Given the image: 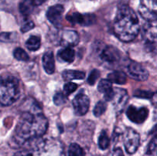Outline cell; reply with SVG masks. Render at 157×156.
<instances>
[{"instance_id":"21","label":"cell","mask_w":157,"mask_h":156,"mask_svg":"<svg viewBox=\"0 0 157 156\" xmlns=\"http://www.w3.org/2000/svg\"><path fill=\"white\" fill-rule=\"evenodd\" d=\"M25 46L31 51H35V50H38L41 46V38L37 35H32L26 41Z\"/></svg>"},{"instance_id":"33","label":"cell","mask_w":157,"mask_h":156,"mask_svg":"<svg viewBox=\"0 0 157 156\" xmlns=\"http://www.w3.org/2000/svg\"><path fill=\"white\" fill-rule=\"evenodd\" d=\"M35 27V24L32 21H25L24 24H22V26L21 27V32H23V33H25V32H28L29 31H30L31 29H32Z\"/></svg>"},{"instance_id":"15","label":"cell","mask_w":157,"mask_h":156,"mask_svg":"<svg viewBox=\"0 0 157 156\" xmlns=\"http://www.w3.org/2000/svg\"><path fill=\"white\" fill-rule=\"evenodd\" d=\"M79 35L75 31L64 30L61 34V44L64 47H72L78 44Z\"/></svg>"},{"instance_id":"17","label":"cell","mask_w":157,"mask_h":156,"mask_svg":"<svg viewBox=\"0 0 157 156\" xmlns=\"http://www.w3.org/2000/svg\"><path fill=\"white\" fill-rule=\"evenodd\" d=\"M75 57V52L72 47H64L62 50H59L58 54V59L65 63L73 62Z\"/></svg>"},{"instance_id":"36","label":"cell","mask_w":157,"mask_h":156,"mask_svg":"<svg viewBox=\"0 0 157 156\" xmlns=\"http://www.w3.org/2000/svg\"><path fill=\"white\" fill-rule=\"evenodd\" d=\"M151 100H152V102H153L154 105L157 106V92L153 93V96H152L151 98Z\"/></svg>"},{"instance_id":"32","label":"cell","mask_w":157,"mask_h":156,"mask_svg":"<svg viewBox=\"0 0 157 156\" xmlns=\"http://www.w3.org/2000/svg\"><path fill=\"white\" fill-rule=\"evenodd\" d=\"M77 88H78V85L72 82H68L64 86V91L65 93L66 96H68V95L74 93L77 90Z\"/></svg>"},{"instance_id":"7","label":"cell","mask_w":157,"mask_h":156,"mask_svg":"<svg viewBox=\"0 0 157 156\" xmlns=\"http://www.w3.org/2000/svg\"><path fill=\"white\" fill-rule=\"evenodd\" d=\"M144 38L152 47L157 45V18L149 20L144 27Z\"/></svg>"},{"instance_id":"14","label":"cell","mask_w":157,"mask_h":156,"mask_svg":"<svg viewBox=\"0 0 157 156\" xmlns=\"http://www.w3.org/2000/svg\"><path fill=\"white\" fill-rule=\"evenodd\" d=\"M101 58L108 64H113L121 59V52L113 46L107 45L103 48L101 53Z\"/></svg>"},{"instance_id":"31","label":"cell","mask_w":157,"mask_h":156,"mask_svg":"<svg viewBox=\"0 0 157 156\" xmlns=\"http://www.w3.org/2000/svg\"><path fill=\"white\" fill-rule=\"evenodd\" d=\"M16 39V34L12 32H2L1 34V41L3 42H10Z\"/></svg>"},{"instance_id":"9","label":"cell","mask_w":157,"mask_h":156,"mask_svg":"<svg viewBox=\"0 0 157 156\" xmlns=\"http://www.w3.org/2000/svg\"><path fill=\"white\" fill-rule=\"evenodd\" d=\"M127 116L131 122L141 124L146 121L149 116V110L146 107L130 106L127 110Z\"/></svg>"},{"instance_id":"6","label":"cell","mask_w":157,"mask_h":156,"mask_svg":"<svg viewBox=\"0 0 157 156\" xmlns=\"http://www.w3.org/2000/svg\"><path fill=\"white\" fill-rule=\"evenodd\" d=\"M139 12L147 21L157 18V0H140Z\"/></svg>"},{"instance_id":"25","label":"cell","mask_w":157,"mask_h":156,"mask_svg":"<svg viewBox=\"0 0 157 156\" xmlns=\"http://www.w3.org/2000/svg\"><path fill=\"white\" fill-rule=\"evenodd\" d=\"M107 107V102L104 101H99L94 109V115L96 117H100L105 113Z\"/></svg>"},{"instance_id":"24","label":"cell","mask_w":157,"mask_h":156,"mask_svg":"<svg viewBox=\"0 0 157 156\" xmlns=\"http://www.w3.org/2000/svg\"><path fill=\"white\" fill-rule=\"evenodd\" d=\"M67 156H84V150L78 144L73 143L69 146Z\"/></svg>"},{"instance_id":"35","label":"cell","mask_w":157,"mask_h":156,"mask_svg":"<svg viewBox=\"0 0 157 156\" xmlns=\"http://www.w3.org/2000/svg\"><path fill=\"white\" fill-rule=\"evenodd\" d=\"M32 1L35 6H38L42 5L44 2H45L47 0H32Z\"/></svg>"},{"instance_id":"1","label":"cell","mask_w":157,"mask_h":156,"mask_svg":"<svg viewBox=\"0 0 157 156\" xmlns=\"http://www.w3.org/2000/svg\"><path fill=\"white\" fill-rule=\"evenodd\" d=\"M22 106L21 116L12 136L13 142L19 146L32 139L42 137L48 127L47 118L35 99L28 98Z\"/></svg>"},{"instance_id":"28","label":"cell","mask_w":157,"mask_h":156,"mask_svg":"<svg viewBox=\"0 0 157 156\" xmlns=\"http://www.w3.org/2000/svg\"><path fill=\"white\" fill-rule=\"evenodd\" d=\"M153 95V93L150 91H147V90H137L133 93V96L137 98H142V99H151Z\"/></svg>"},{"instance_id":"19","label":"cell","mask_w":157,"mask_h":156,"mask_svg":"<svg viewBox=\"0 0 157 156\" xmlns=\"http://www.w3.org/2000/svg\"><path fill=\"white\" fill-rule=\"evenodd\" d=\"M107 79L114 84H124L127 82V74L124 72L117 70V71H113L109 73L107 76Z\"/></svg>"},{"instance_id":"2","label":"cell","mask_w":157,"mask_h":156,"mask_svg":"<svg viewBox=\"0 0 157 156\" xmlns=\"http://www.w3.org/2000/svg\"><path fill=\"white\" fill-rule=\"evenodd\" d=\"M140 30L139 18L134 11L126 5L120 7L113 23V32L118 39L130 42L136 38Z\"/></svg>"},{"instance_id":"23","label":"cell","mask_w":157,"mask_h":156,"mask_svg":"<svg viewBox=\"0 0 157 156\" xmlns=\"http://www.w3.org/2000/svg\"><path fill=\"white\" fill-rule=\"evenodd\" d=\"M110 145V139L105 131H102L98 139V146L101 149L105 150Z\"/></svg>"},{"instance_id":"8","label":"cell","mask_w":157,"mask_h":156,"mask_svg":"<svg viewBox=\"0 0 157 156\" xmlns=\"http://www.w3.org/2000/svg\"><path fill=\"white\" fill-rule=\"evenodd\" d=\"M129 76L138 81L147 80L149 77V72L140 64L135 61H130L127 67Z\"/></svg>"},{"instance_id":"30","label":"cell","mask_w":157,"mask_h":156,"mask_svg":"<svg viewBox=\"0 0 157 156\" xmlns=\"http://www.w3.org/2000/svg\"><path fill=\"white\" fill-rule=\"evenodd\" d=\"M53 101L54 103L56 106L62 105L66 102V95H64L63 93H61V92H58L54 96Z\"/></svg>"},{"instance_id":"4","label":"cell","mask_w":157,"mask_h":156,"mask_svg":"<svg viewBox=\"0 0 157 156\" xmlns=\"http://www.w3.org/2000/svg\"><path fill=\"white\" fill-rule=\"evenodd\" d=\"M20 95L19 82L13 76H2L0 87V102L2 106L12 105Z\"/></svg>"},{"instance_id":"20","label":"cell","mask_w":157,"mask_h":156,"mask_svg":"<svg viewBox=\"0 0 157 156\" xmlns=\"http://www.w3.org/2000/svg\"><path fill=\"white\" fill-rule=\"evenodd\" d=\"M35 5L32 2V0H23L19 4V12L24 16H29L32 13L35 9Z\"/></svg>"},{"instance_id":"5","label":"cell","mask_w":157,"mask_h":156,"mask_svg":"<svg viewBox=\"0 0 157 156\" xmlns=\"http://www.w3.org/2000/svg\"><path fill=\"white\" fill-rule=\"evenodd\" d=\"M140 142L139 133L131 128H126L124 132V144L125 149L129 154H133L137 151Z\"/></svg>"},{"instance_id":"18","label":"cell","mask_w":157,"mask_h":156,"mask_svg":"<svg viewBox=\"0 0 157 156\" xmlns=\"http://www.w3.org/2000/svg\"><path fill=\"white\" fill-rule=\"evenodd\" d=\"M62 77L66 81H71L73 80H84L85 78V73L79 70H66L63 71Z\"/></svg>"},{"instance_id":"34","label":"cell","mask_w":157,"mask_h":156,"mask_svg":"<svg viewBox=\"0 0 157 156\" xmlns=\"http://www.w3.org/2000/svg\"><path fill=\"white\" fill-rule=\"evenodd\" d=\"M111 156H124V152L121 148H116L112 151Z\"/></svg>"},{"instance_id":"10","label":"cell","mask_w":157,"mask_h":156,"mask_svg":"<svg viewBox=\"0 0 157 156\" xmlns=\"http://www.w3.org/2000/svg\"><path fill=\"white\" fill-rule=\"evenodd\" d=\"M75 113L77 116H84L87 113L90 107V99L84 93L76 95L72 101Z\"/></svg>"},{"instance_id":"12","label":"cell","mask_w":157,"mask_h":156,"mask_svg":"<svg viewBox=\"0 0 157 156\" xmlns=\"http://www.w3.org/2000/svg\"><path fill=\"white\" fill-rule=\"evenodd\" d=\"M66 18L72 24H78L83 26L91 25L96 21V17L94 15H92V14L82 15L78 12H75V13L67 15Z\"/></svg>"},{"instance_id":"26","label":"cell","mask_w":157,"mask_h":156,"mask_svg":"<svg viewBox=\"0 0 157 156\" xmlns=\"http://www.w3.org/2000/svg\"><path fill=\"white\" fill-rule=\"evenodd\" d=\"M13 54L15 59H17L18 61H28L29 60V54L25 51V50H23L21 47H17V48H15L13 52Z\"/></svg>"},{"instance_id":"11","label":"cell","mask_w":157,"mask_h":156,"mask_svg":"<svg viewBox=\"0 0 157 156\" xmlns=\"http://www.w3.org/2000/svg\"><path fill=\"white\" fill-rule=\"evenodd\" d=\"M129 96L127 90L122 88L114 89V96L112 99L113 108L117 113H121L128 102Z\"/></svg>"},{"instance_id":"22","label":"cell","mask_w":157,"mask_h":156,"mask_svg":"<svg viewBox=\"0 0 157 156\" xmlns=\"http://www.w3.org/2000/svg\"><path fill=\"white\" fill-rule=\"evenodd\" d=\"M98 90L100 93H102L104 94L108 93L109 91L113 90L112 87V82L109 80L108 79H103L98 84Z\"/></svg>"},{"instance_id":"27","label":"cell","mask_w":157,"mask_h":156,"mask_svg":"<svg viewBox=\"0 0 157 156\" xmlns=\"http://www.w3.org/2000/svg\"><path fill=\"white\" fill-rule=\"evenodd\" d=\"M147 156H157V136L150 141L147 148Z\"/></svg>"},{"instance_id":"29","label":"cell","mask_w":157,"mask_h":156,"mask_svg":"<svg viewBox=\"0 0 157 156\" xmlns=\"http://www.w3.org/2000/svg\"><path fill=\"white\" fill-rule=\"evenodd\" d=\"M100 75H101V73L98 70H92L90 72V75L88 76V78H87V83H88L90 85H94V84L96 83V81L98 80V78L100 77Z\"/></svg>"},{"instance_id":"13","label":"cell","mask_w":157,"mask_h":156,"mask_svg":"<svg viewBox=\"0 0 157 156\" xmlns=\"http://www.w3.org/2000/svg\"><path fill=\"white\" fill-rule=\"evenodd\" d=\"M64 7L61 5H55L48 9L46 16L48 21L57 28L61 27V19L64 13Z\"/></svg>"},{"instance_id":"16","label":"cell","mask_w":157,"mask_h":156,"mask_svg":"<svg viewBox=\"0 0 157 156\" xmlns=\"http://www.w3.org/2000/svg\"><path fill=\"white\" fill-rule=\"evenodd\" d=\"M42 64L44 70L48 74H52L55 70V57L52 51H48L42 58Z\"/></svg>"},{"instance_id":"3","label":"cell","mask_w":157,"mask_h":156,"mask_svg":"<svg viewBox=\"0 0 157 156\" xmlns=\"http://www.w3.org/2000/svg\"><path fill=\"white\" fill-rule=\"evenodd\" d=\"M23 145L24 148L15 156H64L62 145L55 139L40 137L32 139Z\"/></svg>"}]
</instances>
